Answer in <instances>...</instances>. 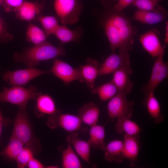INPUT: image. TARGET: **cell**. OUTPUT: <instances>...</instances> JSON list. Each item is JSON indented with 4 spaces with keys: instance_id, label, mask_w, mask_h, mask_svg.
I'll list each match as a JSON object with an SVG mask.
<instances>
[{
    "instance_id": "6da1fadb",
    "label": "cell",
    "mask_w": 168,
    "mask_h": 168,
    "mask_svg": "<svg viewBox=\"0 0 168 168\" xmlns=\"http://www.w3.org/2000/svg\"><path fill=\"white\" fill-rule=\"evenodd\" d=\"M114 12L106 18L104 24L105 32L112 52H128L133 48L137 28L121 12Z\"/></svg>"
},
{
    "instance_id": "7a4b0ae2",
    "label": "cell",
    "mask_w": 168,
    "mask_h": 168,
    "mask_svg": "<svg viewBox=\"0 0 168 168\" xmlns=\"http://www.w3.org/2000/svg\"><path fill=\"white\" fill-rule=\"evenodd\" d=\"M65 54L63 47L55 46L46 41L33 46L26 47L21 52L15 53L13 57L16 62L23 63L28 67H34L41 62L54 59Z\"/></svg>"
},
{
    "instance_id": "3957f363",
    "label": "cell",
    "mask_w": 168,
    "mask_h": 168,
    "mask_svg": "<svg viewBox=\"0 0 168 168\" xmlns=\"http://www.w3.org/2000/svg\"><path fill=\"white\" fill-rule=\"evenodd\" d=\"M26 108V106L20 108L17 112L14 120L12 134L29 148L34 155H37L41 152L42 146L34 132Z\"/></svg>"
},
{
    "instance_id": "277c9868",
    "label": "cell",
    "mask_w": 168,
    "mask_h": 168,
    "mask_svg": "<svg viewBox=\"0 0 168 168\" xmlns=\"http://www.w3.org/2000/svg\"><path fill=\"white\" fill-rule=\"evenodd\" d=\"M40 92L37 87L33 85L28 88L19 86H12L10 88L4 87L0 92V102L23 107L26 106L30 100H35Z\"/></svg>"
},
{
    "instance_id": "5b68a950",
    "label": "cell",
    "mask_w": 168,
    "mask_h": 168,
    "mask_svg": "<svg viewBox=\"0 0 168 168\" xmlns=\"http://www.w3.org/2000/svg\"><path fill=\"white\" fill-rule=\"evenodd\" d=\"M82 123L77 115L63 113L58 109L54 113L49 116L46 124L52 129L60 128L68 133L80 132L85 134L88 128L82 126Z\"/></svg>"
},
{
    "instance_id": "8992f818",
    "label": "cell",
    "mask_w": 168,
    "mask_h": 168,
    "mask_svg": "<svg viewBox=\"0 0 168 168\" xmlns=\"http://www.w3.org/2000/svg\"><path fill=\"white\" fill-rule=\"evenodd\" d=\"M54 7L60 22L66 25L78 21L83 5L80 0H54Z\"/></svg>"
},
{
    "instance_id": "52a82bcc",
    "label": "cell",
    "mask_w": 168,
    "mask_h": 168,
    "mask_svg": "<svg viewBox=\"0 0 168 168\" xmlns=\"http://www.w3.org/2000/svg\"><path fill=\"white\" fill-rule=\"evenodd\" d=\"M127 96L125 93L119 92L110 99L107 110L109 119L112 122L119 117L132 118L134 102L128 100Z\"/></svg>"
},
{
    "instance_id": "ba28073f",
    "label": "cell",
    "mask_w": 168,
    "mask_h": 168,
    "mask_svg": "<svg viewBox=\"0 0 168 168\" xmlns=\"http://www.w3.org/2000/svg\"><path fill=\"white\" fill-rule=\"evenodd\" d=\"M50 74V70L43 71L34 67L13 71H7L3 74V79L12 86H24L34 78L44 74Z\"/></svg>"
},
{
    "instance_id": "9c48e42d",
    "label": "cell",
    "mask_w": 168,
    "mask_h": 168,
    "mask_svg": "<svg viewBox=\"0 0 168 168\" xmlns=\"http://www.w3.org/2000/svg\"><path fill=\"white\" fill-rule=\"evenodd\" d=\"M50 74L62 80L66 85L77 80L84 82L79 68H74L68 63L57 58L54 59Z\"/></svg>"
},
{
    "instance_id": "30bf717a",
    "label": "cell",
    "mask_w": 168,
    "mask_h": 168,
    "mask_svg": "<svg viewBox=\"0 0 168 168\" xmlns=\"http://www.w3.org/2000/svg\"><path fill=\"white\" fill-rule=\"evenodd\" d=\"M163 57L161 55L155 58L149 80L142 89L144 94L154 92L158 85L167 78L168 62L164 63Z\"/></svg>"
},
{
    "instance_id": "8fae6325",
    "label": "cell",
    "mask_w": 168,
    "mask_h": 168,
    "mask_svg": "<svg viewBox=\"0 0 168 168\" xmlns=\"http://www.w3.org/2000/svg\"><path fill=\"white\" fill-rule=\"evenodd\" d=\"M130 65L129 53L113 52L101 64L99 69L98 76L113 73L117 70Z\"/></svg>"
},
{
    "instance_id": "7c38bea8",
    "label": "cell",
    "mask_w": 168,
    "mask_h": 168,
    "mask_svg": "<svg viewBox=\"0 0 168 168\" xmlns=\"http://www.w3.org/2000/svg\"><path fill=\"white\" fill-rule=\"evenodd\" d=\"M139 134L131 136L125 134L123 141L124 159L129 161L130 166H134L137 161L140 150Z\"/></svg>"
},
{
    "instance_id": "4fadbf2b",
    "label": "cell",
    "mask_w": 168,
    "mask_h": 168,
    "mask_svg": "<svg viewBox=\"0 0 168 168\" xmlns=\"http://www.w3.org/2000/svg\"><path fill=\"white\" fill-rule=\"evenodd\" d=\"M133 72L130 65L121 68L113 73L111 81L118 88L119 92L129 94L132 91L133 83L130 80V75Z\"/></svg>"
},
{
    "instance_id": "5bb4252c",
    "label": "cell",
    "mask_w": 168,
    "mask_h": 168,
    "mask_svg": "<svg viewBox=\"0 0 168 168\" xmlns=\"http://www.w3.org/2000/svg\"><path fill=\"white\" fill-rule=\"evenodd\" d=\"M139 40L144 49L154 58L164 55V47L153 31H149L142 35L140 36Z\"/></svg>"
},
{
    "instance_id": "9a60e30c",
    "label": "cell",
    "mask_w": 168,
    "mask_h": 168,
    "mask_svg": "<svg viewBox=\"0 0 168 168\" xmlns=\"http://www.w3.org/2000/svg\"><path fill=\"white\" fill-rule=\"evenodd\" d=\"M35 100L34 113L38 118L53 114L58 110L54 99L48 94L40 92Z\"/></svg>"
},
{
    "instance_id": "2e32d148",
    "label": "cell",
    "mask_w": 168,
    "mask_h": 168,
    "mask_svg": "<svg viewBox=\"0 0 168 168\" xmlns=\"http://www.w3.org/2000/svg\"><path fill=\"white\" fill-rule=\"evenodd\" d=\"M100 65L99 61L91 58L86 59V63L79 66L82 76L88 87L90 89L95 86V82L98 76Z\"/></svg>"
},
{
    "instance_id": "e0dca14e",
    "label": "cell",
    "mask_w": 168,
    "mask_h": 168,
    "mask_svg": "<svg viewBox=\"0 0 168 168\" xmlns=\"http://www.w3.org/2000/svg\"><path fill=\"white\" fill-rule=\"evenodd\" d=\"M167 15L166 10L161 6H158L155 11L138 10L135 12L133 19L143 23L154 24L163 21Z\"/></svg>"
},
{
    "instance_id": "ac0fdd59",
    "label": "cell",
    "mask_w": 168,
    "mask_h": 168,
    "mask_svg": "<svg viewBox=\"0 0 168 168\" xmlns=\"http://www.w3.org/2000/svg\"><path fill=\"white\" fill-rule=\"evenodd\" d=\"M100 114V110L97 105L90 102L80 108L77 115L82 122L91 127L97 124Z\"/></svg>"
},
{
    "instance_id": "d6986e66",
    "label": "cell",
    "mask_w": 168,
    "mask_h": 168,
    "mask_svg": "<svg viewBox=\"0 0 168 168\" xmlns=\"http://www.w3.org/2000/svg\"><path fill=\"white\" fill-rule=\"evenodd\" d=\"M154 92H150L145 94L142 104L146 108L154 123L157 124L162 123L164 118L161 112L160 103L156 97Z\"/></svg>"
},
{
    "instance_id": "ffe728a7",
    "label": "cell",
    "mask_w": 168,
    "mask_h": 168,
    "mask_svg": "<svg viewBox=\"0 0 168 168\" xmlns=\"http://www.w3.org/2000/svg\"><path fill=\"white\" fill-rule=\"evenodd\" d=\"M123 147V140L115 139L111 141L102 150L104 152L105 159L110 162H122L124 159Z\"/></svg>"
},
{
    "instance_id": "44dd1931",
    "label": "cell",
    "mask_w": 168,
    "mask_h": 168,
    "mask_svg": "<svg viewBox=\"0 0 168 168\" xmlns=\"http://www.w3.org/2000/svg\"><path fill=\"white\" fill-rule=\"evenodd\" d=\"M78 132L71 133L67 138L69 142L74 149L78 156L85 162L90 164L91 147L88 141L80 139Z\"/></svg>"
},
{
    "instance_id": "7402d4cb",
    "label": "cell",
    "mask_w": 168,
    "mask_h": 168,
    "mask_svg": "<svg viewBox=\"0 0 168 168\" xmlns=\"http://www.w3.org/2000/svg\"><path fill=\"white\" fill-rule=\"evenodd\" d=\"M43 9V6L37 2L23 1L15 11L18 19L28 21L34 19Z\"/></svg>"
},
{
    "instance_id": "603a6c76",
    "label": "cell",
    "mask_w": 168,
    "mask_h": 168,
    "mask_svg": "<svg viewBox=\"0 0 168 168\" xmlns=\"http://www.w3.org/2000/svg\"><path fill=\"white\" fill-rule=\"evenodd\" d=\"M83 30L78 26L74 30L69 29L65 24L59 25L54 35L63 43L78 42L82 36Z\"/></svg>"
},
{
    "instance_id": "cb8c5ba5",
    "label": "cell",
    "mask_w": 168,
    "mask_h": 168,
    "mask_svg": "<svg viewBox=\"0 0 168 168\" xmlns=\"http://www.w3.org/2000/svg\"><path fill=\"white\" fill-rule=\"evenodd\" d=\"M131 118L124 116L117 118L115 125V130L118 134H125L131 136L140 134L141 129L135 122L131 120Z\"/></svg>"
},
{
    "instance_id": "d4e9b609",
    "label": "cell",
    "mask_w": 168,
    "mask_h": 168,
    "mask_svg": "<svg viewBox=\"0 0 168 168\" xmlns=\"http://www.w3.org/2000/svg\"><path fill=\"white\" fill-rule=\"evenodd\" d=\"M88 142L91 147L101 150L106 145L105 141V131L104 126L96 124L90 127Z\"/></svg>"
},
{
    "instance_id": "484cf974",
    "label": "cell",
    "mask_w": 168,
    "mask_h": 168,
    "mask_svg": "<svg viewBox=\"0 0 168 168\" xmlns=\"http://www.w3.org/2000/svg\"><path fill=\"white\" fill-rule=\"evenodd\" d=\"M67 148H59L62 154V165L63 168H82L81 161L74 152L72 146L68 142Z\"/></svg>"
},
{
    "instance_id": "4316f807",
    "label": "cell",
    "mask_w": 168,
    "mask_h": 168,
    "mask_svg": "<svg viewBox=\"0 0 168 168\" xmlns=\"http://www.w3.org/2000/svg\"><path fill=\"white\" fill-rule=\"evenodd\" d=\"M24 145L20 141L12 134L7 145L0 152V155L8 161H16Z\"/></svg>"
},
{
    "instance_id": "83f0119b",
    "label": "cell",
    "mask_w": 168,
    "mask_h": 168,
    "mask_svg": "<svg viewBox=\"0 0 168 168\" xmlns=\"http://www.w3.org/2000/svg\"><path fill=\"white\" fill-rule=\"evenodd\" d=\"M91 90L93 94L98 95L101 101L110 100L119 92L117 87L111 81L100 86H94Z\"/></svg>"
},
{
    "instance_id": "f1b7e54d",
    "label": "cell",
    "mask_w": 168,
    "mask_h": 168,
    "mask_svg": "<svg viewBox=\"0 0 168 168\" xmlns=\"http://www.w3.org/2000/svg\"><path fill=\"white\" fill-rule=\"evenodd\" d=\"M26 40L34 45L38 44L46 41L47 36L40 28L33 24H29L26 28Z\"/></svg>"
},
{
    "instance_id": "f546056e",
    "label": "cell",
    "mask_w": 168,
    "mask_h": 168,
    "mask_svg": "<svg viewBox=\"0 0 168 168\" xmlns=\"http://www.w3.org/2000/svg\"><path fill=\"white\" fill-rule=\"evenodd\" d=\"M37 18L47 37L54 35L59 25L56 17L52 16L40 15Z\"/></svg>"
},
{
    "instance_id": "4dcf8cb0",
    "label": "cell",
    "mask_w": 168,
    "mask_h": 168,
    "mask_svg": "<svg viewBox=\"0 0 168 168\" xmlns=\"http://www.w3.org/2000/svg\"><path fill=\"white\" fill-rule=\"evenodd\" d=\"M32 151L28 147H24L18 155L16 160L17 167L18 168H25L29 161L34 157Z\"/></svg>"
},
{
    "instance_id": "1f68e13d",
    "label": "cell",
    "mask_w": 168,
    "mask_h": 168,
    "mask_svg": "<svg viewBox=\"0 0 168 168\" xmlns=\"http://www.w3.org/2000/svg\"><path fill=\"white\" fill-rule=\"evenodd\" d=\"M156 0H135L131 5L136 7L138 10L146 11H155L158 6Z\"/></svg>"
},
{
    "instance_id": "d6a6232c",
    "label": "cell",
    "mask_w": 168,
    "mask_h": 168,
    "mask_svg": "<svg viewBox=\"0 0 168 168\" xmlns=\"http://www.w3.org/2000/svg\"><path fill=\"white\" fill-rule=\"evenodd\" d=\"M13 35L9 32L6 24L0 17V44L11 41Z\"/></svg>"
},
{
    "instance_id": "836d02e7",
    "label": "cell",
    "mask_w": 168,
    "mask_h": 168,
    "mask_svg": "<svg viewBox=\"0 0 168 168\" xmlns=\"http://www.w3.org/2000/svg\"><path fill=\"white\" fill-rule=\"evenodd\" d=\"M23 2V0H4L3 4L4 9L7 12L14 11Z\"/></svg>"
},
{
    "instance_id": "e575fe53",
    "label": "cell",
    "mask_w": 168,
    "mask_h": 168,
    "mask_svg": "<svg viewBox=\"0 0 168 168\" xmlns=\"http://www.w3.org/2000/svg\"><path fill=\"white\" fill-rule=\"evenodd\" d=\"M117 3L114 6V8L118 12H121L129 5H131L135 0H117Z\"/></svg>"
},
{
    "instance_id": "d590c367",
    "label": "cell",
    "mask_w": 168,
    "mask_h": 168,
    "mask_svg": "<svg viewBox=\"0 0 168 168\" xmlns=\"http://www.w3.org/2000/svg\"><path fill=\"white\" fill-rule=\"evenodd\" d=\"M12 122L11 119L4 117L0 110V145L1 144V136L2 129L4 127H7Z\"/></svg>"
},
{
    "instance_id": "8d00e7d4",
    "label": "cell",
    "mask_w": 168,
    "mask_h": 168,
    "mask_svg": "<svg viewBox=\"0 0 168 168\" xmlns=\"http://www.w3.org/2000/svg\"><path fill=\"white\" fill-rule=\"evenodd\" d=\"M27 166L29 168H44L46 167L41 162L34 157L29 161Z\"/></svg>"
},
{
    "instance_id": "74e56055",
    "label": "cell",
    "mask_w": 168,
    "mask_h": 168,
    "mask_svg": "<svg viewBox=\"0 0 168 168\" xmlns=\"http://www.w3.org/2000/svg\"><path fill=\"white\" fill-rule=\"evenodd\" d=\"M166 32L165 34V42L166 44L168 43V23L166 21Z\"/></svg>"
},
{
    "instance_id": "f35d334b",
    "label": "cell",
    "mask_w": 168,
    "mask_h": 168,
    "mask_svg": "<svg viewBox=\"0 0 168 168\" xmlns=\"http://www.w3.org/2000/svg\"><path fill=\"white\" fill-rule=\"evenodd\" d=\"M101 3L104 5L106 6L110 4L111 0H100Z\"/></svg>"
},
{
    "instance_id": "ab89813d",
    "label": "cell",
    "mask_w": 168,
    "mask_h": 168,
    "mask_svg": "<svg viewBox=\"0 0 168 168\" xmlns=\"http://www.w3.org/2000/svg\"><path fill=\"white\" fill-rule=\"evenodd\" d=\"M45 168H58V166H46Z\"/></svg>"
},
{
    "instance_id": "60d3db41",
    "label": "cell",
    "mask_w": 168,
    "mask_h": 168,
    "mask_svg": "<svg viewBox=\"0 0 168 168\" xmlns=\"http://www.w3.org/2000/svg\"><path fill=\"white\" fill-rule=\"evenodd\" d=\"M4 0H0V5L2 4Z\"/></svg>"
},
{
    "instance_id": "b9f144b4",
    "label": "cell",
    "mask_w": 168,
    "mask_h": 168,
    "mask_svg": "<svg viewBox=\"0 0 168 168\" xmlns=\"http://www.w3.org/2000/svg\"><path fill=\"white\" fill-rule=\"evenodd\" d=\"M157 2H159L161 1L162 0H156Z\"/></svg>"
},
{
    "instance_id": "7bdbcfd3",
    "label": "cell",
    "mask_w": 168,
    "mask_h": 168,
    "mask_svg": "<svg viewBox=\"0 0 168 168\" xmlns=\"http://www.w3.org/2000/svg\"><path fill=\"white\" fill-rule=\"evenodd\" d=\"M117 0H114V2H115L116 1H117Z\"/></svg>"
}]
</instances>
